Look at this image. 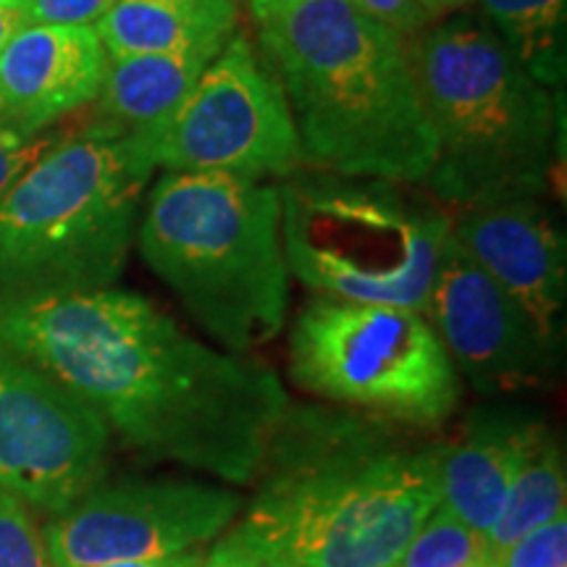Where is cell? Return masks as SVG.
Listing matches in <instances>:
<instances>
[{"label": "cell", "instance_id": "cell-9", "mask_svg": "<svg viewBox=\"0 0 567 567\" xmlns=\"http://www.w3.org/2000/svg\"><path fill=\"white\" fill-rule=\"evenodd\" d=\"M151 142L163 172L281 182L305 166L281 84L245 32L205 66Z\"/></svg>", "mask_w": 567, "mask_h": 567}, {"label": "cell", "instance_id": "cell-4", "mask_svg": "<svg viewBox=\"0 0 567 567\" xmlns=\"http://www.w3.org/2000/svg\"><path fill=\"white\" fill-rule=\"evenodd\" d=\"M434 166L425 187L465 210L547 193L563 134V95L536 82L473 13L431 21L408 40Z\"/></svg>", "mask_w": 567, "mask_h": 567}, {"label": "cell", "instance_id": "cell-23", "mask_svg": "<svg viewBox=\"0 0 567 567\" xmlns=\"http://www.w3.org/2000/svg\"><path fill=\"white\" fill-rule=\"evenodd\" d=\"M61 134L51 130L27 132L19 126L0 124V197L9 193V187L19 179L42 153L51 151Z\"/></svg>", "mask_w": 567, "mask_h": 567}, {"label": "cell", "instance_id": "cell-22", "mask_svg": "<svg viewBox=\"0 0 567 567\" xmlns=\"http://www.w3.org/2000/svg\"><path fill=\"white\" fill-rule=\"evenodd\" d=\"M488 567H567V517L530 530Z\"/></svg>", "mask_w": 567, "mask_h": 567}, {"label": "cell", "instance_id": "cell-31", "mask_svg": "<svg viewBox=\"0 0 567 567\" xmlns=\"http://www.w3.org/2000/svg\"><path fill=\"white\" fill-rule=\"evenodd\" d=\"M266 567H295V565H287V563H266Z\"/></svg>", "mask_w": 567, "mask_h": 567}, {"label": "cell", "instance_id": "cell-1", "mask_svg": "<svg viewBox=\"0 0 567 567\" xmlns=\"http://www.w3.org/2000/svg\"><path fill=\"white\" fill-rule=\"evenodd\" d=\"M0 344L76 394L134 455L250 486L289 408L271 368L109 287L0 310Z\"/></svg>", "mask_w": 567, "mask_h": 567}, {"label": "cell", "instance_id": "cell-8", "mask_svg": "<svg viewBox=\"0 0 567 567\" xmlns=\"http://www.w3.org/2000/svg\"><path fill=\"white\" fill-rule=\"evenodd\" d=\"M289 375L329 405L431 431L455 415L463 381L417 310L313 295L289 331Z\"/></svg>", "mask_w": 567, "mask_h": 567}, {"label": "cell", "instance_id": "cell-13", "mask_svg": "<svg viewBox=\"0 0 567 567\" xmlns=\"http://www.w3.org/2000/svg\"><path fill=\"white\" fill-rule=\"evenodd\" d=\"M452 237L563 350L567 245L555 213L536 197L476 205L457 210Z\"/></svg>", "mask_w": 567, "mask_h": 567}, {"label": "cell", "instance_id": "cell-3", "mask_svg": "<svg viewBox=\"0 0 567 567\" xmlns=\"http://www.w3.org/2000/svg\"><path fill=\"white\" fill-rule=\"evenodd\" d=\"M255 24V48L281 84L305 166L425 182L436 142L408 40L350 0H300Z\"/></svg>", "mask_w": 567, "mask_h": 567}, {"label": "cell", "instance_id": "cell-20", "mask_svg": "<svg viewBox=\"0 0 567 567\" xmlns=\"http://www.w3.org/2000/svg\"><path fill=\"white\" fill-rule=\"evenodd\" d=\"M486 536L436 505L394 567H486Z\"/></svg>", "mask_w": 567, "mask_h": 567}, {"label": "cell", "instance_id": "cell-27", "mask_svg": "<svg viewBox=\"0 0 567 567\" xmlns=\"http://www.w3.org/2000/svg\"><path fill=\"white\" fill-rule=\"evenodd\" d=\"M30 27V19L19 9L17 0H0V51H3L17 34Z\"/></svg>", "mask_w": 567, "mask_h": 567}, {"label": "cell", "instance_id": "cell-26", "mask_svg": "<svg viewBox=\"0 0 567 567\" xmlns=\"http://www.w3.org/2000/svg\"><path fill=\"white\" fill-rule=\"evenodd\" d=\"M200 567H266V557L237 523L224 530L210 549H205Z\"/></svg>", "mask_w": 567, "mask_h": 567}, {"label": "cell", "instance_id": "cell-6", "mask_svg": "<svg viewBox=\"0 0 567 567\" xmlns=\"http://www.w3.org/2000/svg\"><path fill=\"white\" fill-rule=\"evenodd\" d=\"M142 260L221 350L274 342L289 313L279 184L163 172L137 224Z\"/></svg>", "mask_w": 567, "mask_h": 567}, {"label": "cell", "instance_id": "cell-14", "mask_svg": "<svg viewBox=\"0 0 567 567\" xmlns=\"http://www.w3.org/2000/svg\"><path fill=\"white\" fill-rule=\"evenodd\" d=\"M109 53L95 27L30 24L0 51V124L45 132L95 103Z\"/></svg>", "mask_w": 567, "mask_h": 567}, {"label": "cell", "instance_id": "cell-5", "mask_svg": "<svg viewBox=\"0 0 567 567\" xmlns=\"http://www.w3.org/2000/svg\"><path fill=\"white\" fill-rule=\"evenodd\" d=\"M151 132L61 137L0 197V310L116 287L155 174Z\"/></svg>", "mask_w": 567, "mask_h": 567}, {"label": "cell", "instance_id": "cell-15", "mask_svg": "<svg viewBox=\"0 0 567 567\" xmlns=\"http://www.w3.org/2000/svg\"><path fill=\"white\" fill-rule=\"evenodd\" d=\"M547 423L520 408H478L439 444V505L486 536Z\"/></svg>", "mask_w": 567, "mask_h": 567}, {"label": "cell", "instance_id": "cell-30", "mask_svg": "<svg viewBox=\"0 0 567 567\" xmlns=\"http://www.w3.org/2000/svg\"><path fill=\"white\" fill-rule=\"evenodd\" d=\"M292 3H300V0H247L255 21H264L266 17H271V13L287 9Z\"/></svg>", "mask_w": 567, "mask_h": 567}, {"label": "cell", "instance_id": "cell-21", "mask_svg": "<svg viewBox=\"0 0 567 567\" xmlns=\"http://www.w3.org/2000/svg\"><path fill=\"white\" fill-rule=\"evenodd\" d=\"M0 567H53L30 509L0 488Z\"/></svg>", "mask_w": 567, "mask_h": 567}, {"label": "cell", "instance_id": "cell-7", "mask_svg": "<svg viewBox=\"0 0 567 567\" xmlns=\"http://www.w3.org/2000/svg\"><path fill=\"white\" fill-rule=\"evenodd\" d=\"M289 274L313 295L423 313L452 216L405 184L297 172L279 184Z\"/></svg>", "mask_w": 567, "mask_h": 567}, {"label": "cell", "instance_id": "cell-28", "mask_svg": "<svg viewBox=\"0 0 567 567\" xmlns=\"http://www.w3.org/2000/svg\"><path fill=\"white\" fill-rule=\"evenodd\" d=\"M205 549L184 551V555L166 557V559H151V563H118V565H103V567H200Z\"/></svg>", "mask_w": 567, "mask_h": 567}, {"label": "cell", "instance_id": "cell-12", "mask_svg": "<svg viewBox=\"0 0 567 567\" xmlns=\"http://www.w3.org/2000/svg\"><path fill=\"white\" fill-rule=\"evenodd\" d=\"M423 316L434 326L457 373L476 392H534L555 381L563 350L526 310L455 243L446 239Z\"/></svg>", "mask_w": 567, "mask_h": 567}, {"label": "cell", "instance_id": "cell-17", "mask_svg": "<svg viewBox=\"0 0 567 567\" xmlns=\"http://www.w3.org/2000/svg\"><path fill=\"white\" fill-rule=\"evenodd\" d=\"M221 48H195L184 53H153L109 59V71L97 95L109 124L124 132H151L179 109L193 92L205 66Z\"/></svg>", "mask_w": 567, "mask_h": 567}, {"label": "cell", "instance_id": "cell-19", "mask_svg": "<svg viewBox=\"0 0 567 567\" xmlns=\"http://www.w3.org/2000/svg\"><path fill=\"white\" fill-rule=\"evenodd\" d=\"M481 19L542 82L563 92L567 71V0H478Z\"/></svg>", "mask_w": 567, "mask_h": 567}, {"label": "cell", "instance_id": "cell-25", "mask_svg": "<svg viewBox=\"0 0 567 567\" xmlns=\"http://www.w3.org/2000/svg\"><path fill=\"white\" fill-rule=\"evenodd\" d=\"M350 3L375 24L386 27L402 40L415 38L417 32L431 24L417 0H350Z\"/></svg>", "mask_w": 567, "mask_h": 567}, {"label": "cell", "instance_id": "cell-11", "mask_svg": "<svg viewBox=\"0 0 567 567\" xmlns=\"http://www.w3.org/2000/svg\"><path fill=\"white\" fill-rule=\"evenodd\" d=\"M111 434L76 394L0 344V488L59 515L101 484Z\"/></svg>", "mask_w": 567, "mask_h": 567}, {"label": "cell", "instance_id": "cell-29", "mask_svg": "<svg viewBox=\"0 0 567 567\" xmlns=\"http://www.w3.org/2000/svg\"><path fill=\"white\" fill-rule=\"evenodd\" d=\"M471 3L473 0H417V6H421L425 17H429V21L452 17V13H460L465 6H471Z\"/></svg>", "mask_w": 567, "mask_h": 567}, {"label": "cell", "instance_id": "cell-16", "mask_svg": "<svg viewBox=\"0 0 567 567\" xmlns=\"http://www.w3.org/2000/svg\"><path fill=\"white\" fill-rule=\"evenodd\" d=\"M95 32L109 59L224 48L239 32V0H116Z\"/></svg>", "mask_w": 567, "mask_h": 567}, {"label": "cell", "instance_id": "cell-10", "mask_svg": "<svg viewBox=\"0 0 567 567\" xmlns=\"http://www.w3.org/2000/svg\"><path fill=\"white\" fill-rule=\"evenodd\" d=\"M234 488L179 478L95 484L42 528L53 567L151 563L205 549L243 515Z\"/></svg>", "mask_w": 567, "mask_h": 567}, {"label": "cell", "instance_id": "cell-2", "mask_svg": "<svg viewBox=\"0 0 567 567\" xmlns=\"http://www.w3.org/2000/svg\"><path fill=\"white\" fill-rule=\"evenodd\" d=\"M337 405H295L276 429L239 528L266 563L394 567L439 505V444Z\"/></svg>", "mask_w": 567, "mask_h": 567}, {"label": "cell", "instance_id": "cell-18", "mask_svg": "<svg viewBox=\"0 0 567 567\" xmlns=\"http://www.w3.org/2000/svg\"><path fill=\"white\" fill-rule=\"evenodd\" d=\"M567 502V465L563 442L551 434L547 425L534 450L523 460L520 471L513 478V486L502 502L499 515L486 530L488 563L502 551L520 542L530 530L547 526L565 515ZM486 563V567H488Z\"/></svg>", "mask_w": 567, "mask_h": 567}, {"label": "cell", "instance_id": "cell-24", "mask_svg": "<svg viewBox=\"0 0 567 567\" xmlns=\"http://www.w3.org/2000/svg\"><path fill=\"white\" fill-rule=\"evenodd\" d=\"M30 24L95 27L116 0H17Z\"/></svg>", "mask_w": 567, "mask_h": 567}]
</instances>
